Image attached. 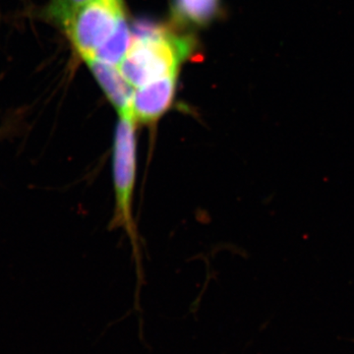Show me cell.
I'll list each match as a JSON object with an SVG mask.
<instances>
[{"label": "cell", "instance_id": "obj_1", "mask_svg": "<svg viewBox=\"0 0 354 354\" xmlns=\"http://www.w3.org/2000/svg\"><path fill=\"white\" fill-rule=\"evenodd\" d=\"M191 48L189 38L176 36L162 28L140 25L118 68L133 88H139L178 73Z\"/></svg>", "mask_w": 354, "mask_h": 354}, {"label": "cell", "instance_id": "obj_2", "mask_svg": "<svg viewBox=\"0 0 354 354\" xmlns=\"http://www.w3.org/2000/svg\"><path fill=\"white\" fill-rule=\"evenodd\" d=\"M137 122L131 109L118 114L111 147L114 212L111 227L124 230L132 246L137 272L141 263L139 235L133 216V199L137 179Z\"/></svg>", "mask_w": 354, "mask_h": 354}, {"label": "cell", "instance_id": "obj_3", "mask_svg": "<svg viewBox=\"0 0 354 354\" xmlns=\"http://www.w3.org/2000/svg\"><path fill=\"white\" fill-rule=\"evenodd\" d=\"M125 15L123 0H90L60 27L78 57L85 62L94 57Z\"/></svg>", "mask_w": 354, "mask_h": 354}, {"label": "cell", "instance_id": "obj_4", "mask_svg": "<svg viewBox=\"0 0 354 354\" xmlns=\"http://www.w3.org/2000/svg\"><path fill=\"white\" fill-rule=\"evenodd\" d=\"M178 73L169 74L136 88L133 93L131 113L137 124L152 127L174 104Z\"/></svg>", "mask_w": 354, "mask_h": 354}, {"label": "cell", "instance_id": "obj_5", "mask_svg": "<svg viewBox=\"0 0 354 354\" xmlns=\"http://www.w3.org/2000/svg\"><path fill=\"white\" fill-rule=\"evenodd\" d=\"M102 92L118 114L130 111L135 88L122 75L118 66L97 59L85 60Z\"/></svg>", "mask_w": 354, "mask_h": 354}, {"label": "cell", "instance_id": "obj_6", "mask_svg": "<svg viewBox=\"0 0 354 354\" xmlns=\"http://www.w3.org/2000/svg\"><path fill=\"white\" fill-rule=\"evenodd\" d=\"M221 0H174V18L181 24L205 27L220 12Z\"/></svg>", "mask_w": 354, "mask_h": 354}, {"label": "cell", "instance_id": "obj_7", "mask_svg": "<svg viewBox=\"0 0 354 354\" xmlns=\"http://www.w3.org/2000/svg\"><path fill=\"white\" fill-rule=\"evenodd\" d=\"M132 41L133 34L125 15L121 18L113 34L104 41L101 48L95 51L94 57L88 59H97L104 64L120 66L131 46Z\"/></svg>", "mask_w": 354, "mask_h": 354}, {"label": "cell", "instance_id": "obj_8", "mask_svg": "<svg viewBox=\"0 0 354 354\" xmlns=\"http://www.w3.org/2000/svg\"><path fill=\"white\" fill-rule=\"evenodd\" d=\"M90 0H50L44 14L48 20L62 26L79 7Z\"/></svg>", "mask_w": 354, "mask_h": 354}]
</instances>
